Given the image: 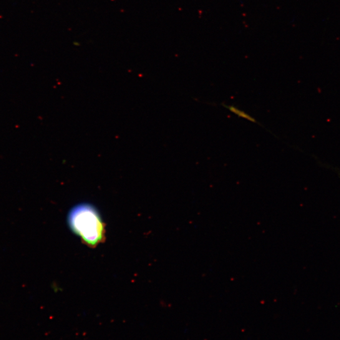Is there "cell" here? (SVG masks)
<instances>
[{
  "label": "cell",
  "mask_w": 340,
  "mask_h": 340,
  "mask_svg": "<svg viewBox=\"0 0 340 340\" xmlns=\"http://www.w3.org/2000/svg\"><path fill=\"white\" fill-rule=\"evenodd\" d=\"M68 224L72 230L88 246L94 247L105 238V226L94 207L80 203L68 214Z\"/></svg>",
  "instance_id": "cell-1"
},
{
  "label": "cell",
  "mask_w": 340,
  "mask_h": 340,
  "mask_svg": "<svg viewBox=\"0 0 340 340\" xmlns=\"http://www.w3.org/2000/svg\"><path fill=\"white\" fill-rule=\"evenodd\" d=\"M224 106V107L228 108L230 112L234 113V114L238 115V117L244 118V119L248 120L249 122L258 123L259 124V123L257 122L255 118L252 117L251 115L248 114L244 111L238 109V108L234 107L233 105H226L225 104H222Z\"/></svg>",
  "instance_id": "cell-2"
}]
</instances>
